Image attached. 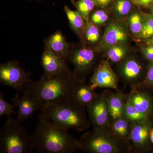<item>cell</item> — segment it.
Instances as JSON below:
<instances>
[{
	"label": "cell",
	"mask_w": 153,
	"mask_h": 153,
	"mask_svg": "<svg viewBox=\"0 0 153 153\" xmlns=\"http://www.w3.org/2000/svg\"><path fill=\"white\" fill-rule=\"evenodd\" d=\"M67 61L57 56L48 49H44L41 57V66L44 68V76L59 75L71 71Z\"/></svg>",
	"instance_id": "cell-13"
},
{
	"label": "cell",
	"mask_w": 153,
	"mask_h": 153,
	"mask_svg": "<svg viewBox=\"0 0 153 153\" xmlns=\"http://www.w3.org/2000/svg\"><path fill=\"white\" fill-rule=\"evenodd\" d=\"M143 21V14L139 11H133L129 14L127 22L129 30L134 36L139 37L142 30Z\"/></svg>",
	"instance_id": "cell-24"
},
{
	"label": "cell",
	"mask_w": 153,
	"mask_h": 153,
	"mask_svg": "<svg viewBox=\"0 0 153 153\" xmlns=\"http://www.w3.org/2000/svg\"><path fill=\"white\" fill-rule=\"evenodd\" d=\"M143 29L139 38L147 39L153 36V15L152 14H143Z\"/></svg>",
	"instance_id": "cell-27"
},
{
	"label": "cell",
	"mask_w": 153,
	"mask_h": 153,
	"mask_svg": "<svg viewBox=\"0 0 153 153\" xmlns=\"http://www.w3.org/2000/svg\"><path fill=\"white\" fill-rule=\"evenodd\" d=\"M80 150L89 153H131L130 141L123 139L110 130L94 129L86 132L79 140Z\"/></svg>",
	"instance_id": "cell-4"
},
{
	"label": "cell",
	"mask_w": 153,
	"mask_h": 153,
	"mask_svg": "<svg viewBox=\"0 0 153 153\" xmlns=\"http://www.w3.org/2000/svg\"><path fill=\"white\" fill-rule=\"evenodd\" d=\"M140 88L153 91V61L149 62L147 66L144 79Z\"/></svg>",
	"instance_id": "cell-29"
},
{
	"label": "cell",
	"mask_w": 153,
	"mask_h": 153,
	"mask_svg": "<svg viewBox=\"0 0 153 153\" xmlns=\"http://www.w3.org/2000/svg\"><path fill=\"white\" fill-rule=\"evenodd\" d=\"M87 108L89 120L93 129L110 130L112 119L104 91L98 94Z\"/></svg>",
	"instance_id": "cell-9"
},
{
	"label": "cell",
	"mask_w": 153,
	"mask_h": 153,
	"mask_svg": "<svg viewBox=\"0 0 153 153\" xmlns=\"http://www.w3.org/2000/svg\"><path fill=\"white\" fill-rule=\"evenodd\" d=\"M13 100L15 106L18 108L17 119L21 122L28 120L36 111H40L41 108L38 100L27 93H23L20 97L16 94Z\"/></svg>",
	"instance_id": "cell-14"
},
{
	"label": "cell",
	"mask_w": 153,
	"mask_h": 153,
	"mask_svg": "<svg viewBox=\"0 0 153 153\" xmlns=\"http://www.w3.org/2000/svg\"><path fill=\"white\" fill-rule=\"evenodd\" d=\"M31 80L30 74L16 60L9 61L0 65V82L13 88L16 91L17 95L22 92L25 84Z\"/></svg>",
	"instance_id": "cell-8"
},
{
	"label": "cell",
	"mask_w": 153,
	"mask_h": 153,
	"mask_svg": "<svg viewBox=\"0 0 153 153\" xmlns=\"http://www.w3.org/2000/svg\"><path fill=\"white\" fill-rule=\"evenodd\" d=\"M128 38L126 25L120 22H111L107 27L96 48L99 52L117 44H126Z\"/></svg>",
	"instance_id": "cell-12"
},
{
	"label": "cell",
	"mask_w": 153,
	"mask_h": 153,
	"mask_svg": "<svg viewBox=\"0 0 153 153\" xmlns=\"http://www.w3.org/2000/svg\"><path fill=\"white\" fill-rule=\"evenodd\" d=\"M81 43L76 45L71 44L70 52L66 60L73 64V72L76 79L86 80L88 75L94 71L97 65L98 51L96 48Z\"/></svg>",
	"instance_id": "cell-6"
},
{
	"label": "cell",
	"mask_w": 153,
	"mask_h": 153,
	"mask_svg": "<svg viewBox=\"0 0 153 153\" xmlns=\"http://www.w3.org/2000/svg\"><path fill=\"white\" fill-rule=\"evenodd\" d=\"M98 94L86 84V80H77L71 94L72 100L87 108L95 99Z\"/></svg>",
	"instance_id": "cell-18"
},
{
	"label": "cell",
	"mask_w": 153,
	"mask_h": 153,
	"mask_svg": "<svg viewBox=\"0 0 153 153\" xmlns=\"http://www.w3.org/2000/svg\"><path fill=\"white\" fill-rule=\"evenodd\" d=\"M133 124L126 118L122 116L112 120L110 130L120 138L129 140Z\"/></svg>",
	"instance_id": "cell-20"
},
{
	"label": "cell",
	"mask_w": 153,
	"mask_h": 153,
	"mask_svg": "<svg viewBox=\"0 0 153 153\" xmlns=\"http://www.w3.org/2000/svg\"><path fill=\"white\" fill-rule=\"evenodd\" d=\"M131 1H132L135 2L137 3V2L138 1V0H131Z\"/></svg>",
	"instance_id": "cell-37"
},
{
	"label": "cell",
	"mask_w": 153,
	"mask_h": 153,
	"mask_svg": "<svg viewBox=\"0 0 153 153\" xmlns=\"http://www.w3.org/2000/svg\"><path fill=\"white\" fill-rule=\"evenodd\" d=\"M131 3L128 0H117L113 10V13L118 21L125 19L131 12Z\"/></svg>",
	"instance_id": "cell-25"
},
{
	"label": "cell",
	"mask_w": 153,
	"mask_h": 153,
	"mask_svg": "<svg viewBox=\"0 0 153 153\" xmlns=\"http://www.w3.org/2000/svg\"><path fill=\"white\" fill-rule=\"evenodd\" d=\"M78 79L73 71L59 75H42L39 80L27 82L22 92L38 100L41 108L71 98V94Z\"/></svg>",
	"instance_id": "cell-1"
},
{
	"label": "cell",
	"mask_w": 153,
	"mask_h": 153,
	"mask_svg": "<svg viewBox=\"0 0 153 153\" xmlns=\"http://www.w3.org/2000/svg\"><path fill=\"white\" fill-rule=\"evenodd\" d=\"M67 131L55 125L41 112L33 134L35 149L39 153H73L80 150L79 140L70 135Z\"/></svg>",
	"instance_id": "cell-2"
},
{
	"label": "cell",
	"mask_w": 153,
	"mask_h": 153,
	"mask_svg": "<svg viewBox=\"0 0 153 153\" xmlns=\"http://www.w3.org/2000/svg\"><path fill=\"white\" fill-rule=\"evenodd\" d=\"M153 127V117L133 124L129 140L135 153H149L152 150L153 144L150 137V133Z\"/></svg>",
	"instance_id": "cell-10"
},
{
	"label": "cell",
	"mask_w": 153,
	"mask_h": 153,
	"mask_svg": "<svg viewBox=\"0 0 153 153\" xmlns=\"http://www.w3.org/2000/svg\"><path fill=\"white\" fill-rule=\"evenodd\" d=\"M123 116L131 121L134 123L140 122L152 117L146 115L140 112L132 103L128 97L126 102L124 110Z\"/></svg>",
	"instance_id": "cell-23"
},
{
	"label": "cell",
	"mask_w": 153,
	"mask_h": 153,
	"mask_svg": "<svg viewBox=\"0 0 153 153\" xmlns=\"http://www.w3.org/2000/svg\"><path fill=\"white\" fill-rule=\"evenodd\" d=\"M93 1L95 2L96 5L101 7H104L108 5L113 0H93Z\"/></svg>",
	"instance_id": "cell-32"
},
{
	"label": "cell",
	"mask_w": 153,
	"mask_h": 153,
	"mask_svg": "<svg viewBox=\"0 0 153 153\" xmlns=\"http://www.w3.org/2000/svg\"><path fill=\"white\" fill-rule=\"evenodd\" d=\"M150 137L152 143L153 145V127L151 129L150 133Z\"/></svg>",
	"instance_id": "cell-35"
},
{
	"label": "cell",
	"mask_w": 153,
	"mask_h": 153,
	"mask_svg": "<svg viewBox=\"0 0 153 153\" xmlns=\"http://www.w3.org/2000/svg\"><path fill=\"white\" fill-rule=\"evenodd\" d=\"M115 91L113 92L108 90L103 91L112 120L123 116L126 102L128 97V94L123 93L120 89Z\"/></svg>",
	"instance_id": "cell-17"
},
{
	"label": "cell",
	"mask_w": 153,
	"mask_h": 153,
	"mask_svg": "<svg viewBox=\"0 0 153 153\" xmlns=\"http://www.w3.org/2000/svg\"><path fill=\"white\" fill-rule=\"evenodd\" d=\"M143 57L149 62L153 61V46L147 45L141 49Z\"/></svg>",
	"instance_id": "cell-31"
},
{
	"label": "cell",
	"mask_w": 153,
	"mask_h": 153,
	"mask_svg": "<svg viewBox=\"0 0 153 153\" xmlns=\"http://www.w3.org/2000/svg\"><path fill=\"white\" fill-rule=\"evenodd\" d=\"M147 66L139 57L129 55L117 66V75L124 86L140 88L144 79Z\"/></svg>",
	"instance_id": "cell-7"
},
{
	"label": "cell",
	"mask_w": 153,
	"mask_h": 153,
	"mask_svg": "<svg viewBox=\"0 0 153 153\" xmlns=\"http://www.w3.org/2000/svg\"><path fill=\"white\" fill-rule=\"evenodd\" d=\"M144 40L147 45L153 46V36Z\"/></svg>",
	"instance_id": "cell-34"
},
{
	"label": "cell",
	"mask_w": 153,
	"mask_h": 153,
	"mask_svg": "<svg viewBox=\"0 0 153 153\" xmlns=\"http://www.w3.org/2000/svg\"><path fill=\"white\" fill-rule=\"evenodd\" d=\"M15 105L7 102L4 98L2 93H0V117H2L7 115L8 118L12 117V114H16L17 113L14 109Z\"/></svg>",
	"instance_id": "cell-28"
},
{
	"label": "cell",
	"mask_w": 153,
	"mask_h": 153,
	"mask_svg": "<svg viewBox=\"0 0 153 153\" xmlns=\"http://www.w3.org/2000/svg\"><path fill=\"white\" fill-rule=\"evenodd\" d=\"M100 31L98 25L90 20L86 22L81 42L88 45L98 44L101 40Z\"/></svg>",
	"instance_id": "cell-22"
},
{
	"label": "cell",
	"mask_w": 153,
	"mask_h": 153,
	"mask_svg": "<svg viewBox=\"0 0 153 153\" xmlns=\"http://www.w3.org/2000/svg\"><path fill=\"white\" fill-rule=\"evenodd\" d=\"M108 62L118 64L129 56V50L126 44H119L107 48L105 50Z\"/></svg>",
	"instance_id": "cell-21"
},
{
	"label": "cell",
	"mask_w": 153,
	"mask_h": 153,
	"mask_svg": "<svg viewBox=\"0 0 153 153\" xmlns=\"http://www.w3.org/2000/svg\"><path fill=\"white\" fill-rule=\"evenodd\" d=\"M153 0H138L137 4L141 6L146 7L153 1Z\"/></svg>",
	"instance_id": "cell-33"
},
{
	"label": "cell",
	"mask_w": 153,
	"mask_h": 153,
	"mask_svg": "<svg viewBox=\"0 0 153 153\" xmlns=\"http://www.w3.org/2000/svg\"><path fill=\"white\" fill-rule=\"evenodd\" d=\"M72 4L75 6L76 10L78 11L87 22L90 20L91 14L96 4L93 0H78L75 1L72 0Z\"/></svg>",
	"instance_id": "cell-26"
},
{
	"label": "cell",
	"mask_w": 153,
	"mask_h": 153,
	"mask_svg": "<svg viewBox=\"0 0 153 153\" xmlns=\"http://www.w3.org/2000/svg\"><path fill=\"white\" fill-rule=\"evenodd\" d=\"M108 19V15L102 10H97L94 12L90 16V21L95 25H102L107 22Z\"/></svg>",
	"instance_id": "cell-30"
},
{
	"label": "cell",
	"mask_w": 153,
	"mask_h": 153,
	"mask_svg": "<svg viewBox=\"0 0 153 153\" xmlns=\"http://www.w3.org/2000/svg\"><path fill=\"white\" fill-rule=\"evenodd\" d=\"M128 97L134 106L143 114L153 116V97L149 91L141 88H131Z\"/></svg>",
	"instance_id": "cell-15"
},
{
	"label": "cell",
	"mask_w": 153,
	"mask_h": 153,
	"mask_svg": "<svg viewBox=\"0 0 153 153\" xmlns=\"http://www.w3.org/2000/svg\"><path fill=\"white\" fill-rule=\"evenodd\" d=\"M150 10L151 14H152L153 15V3L152 4L151 6L150 7Z\"/></svg>",
	"instance_id": "cell-36"
},
{
	"label": "cell",
	"mask_w": 153,
	"mask_h": 153,
	"mask_svg": "<svg viewBox=\"0 0 153 153\" xmlns=\"http://www.w3.org/2000/svg\"><path fill=\"white\" fill-rule=\"evenodd\" d=\"M45 49L67 60L70 51L71 44L66 41L60 30H57L44 41ZM67 61V60H66Z\"/></svg>",
	"instance_id": "cell-16"
},
{
	"label": "cell",
	"mask_w": 153,
	"mask_h": 153,
	"mask_svg": "<svg viewBox=\"0 0 153 153\" xmlns=\"http://www.w3.org/2000/svg\"><path fill=\"white\" fill-rule=\"evenodd\" d=\"M34 149L33 135L17 119L8 118L0 131V153H30Z\"/></svg>",
	"instance_id": "cell-5"
},
{
	"label": "cell",
	"mask_w": 153,
	"mask_h": 153,
	"mask_svg": "<svg viewBox=\"0 0 153 153\" xmlns=\"http://www.w3.org/2000/svg\"><path fill=\"white\" fill-rule=\"evenodd\" d=\"M86 108L71 98L41 108L40 111L46 114L58 127L66 130L74 129L82 131L91 126L86 117Z\"/></svg>",
	"instance_id": "cell-3"
},
{
	"label": "cell",
	"mask_w": 153,
	"mask_h": 153,
	"mask_svg": "<svg viewBox=\"0 0 153 153\" xmlns=\"http://www.w3.org/2000/svg\"><path fill=\"white\" fill-rule=\"evenodd\" d=\"M39 1H40V0H39Z\"/></svg>",
	"instance_id": "cell-38"
},
{
	"label": "cell",
	"mask_w": 153,
	"mask_h": 153,
	"mask_svg": "<svg viewBox=\"0 0 153 153\" xmlns=\"http://www.w3.org/2000/svg\"><path fill=\"white\" fill-rule=\"evenodd\" d=\"M92 89L108 88L118 90V76L107 60H102L96 66L89 84Z\"/></svg>",
	"instance_id": "cell-11"
},
{
	"label": "cell",
	"mask_w": 153,
	"mask_h": 153,
	"mask_svg": "<svg viewBox=\"0 0 153 153\" xmlns=\"http://www.w3.org/2000/svg\"><path fill=\"white\" fill-rule=\"evenodd\" d=\"M70 27L82 41V36L85 30L86 22L78 11L71 10L68 6L63 7Z\"/></svg>",
	"instance_id": "cell-19"
}]
</instances>
